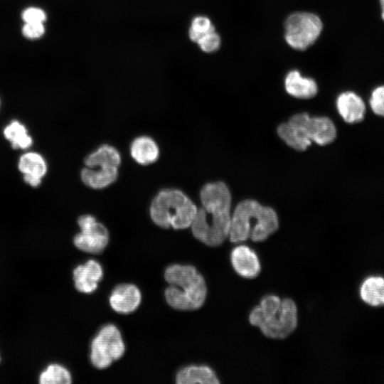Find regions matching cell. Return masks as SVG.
<instances>
[{"label": "cell", "instance_id": "6da1fadb", "mask_svg": "<svg viewBox=\"0 0 384 384\" xmlns=\"http://www.w3.org/2000/svg\"><path fill=\"white\" fill-rule=\"evenodd\" d=\"M202 208L191 225L198 240L208 246L221 245L228 237L232 214L231 194L222 181L206 184L200 193Z\"/></svg>", "mask_w": 384, "mask_h": 384}, {"label": "cell", "instance_id": "7a4b0ae2", "mask_svg": "<svg viewBox=\"0 0 384 384\" xmlns=\"http://www.w3.org/2000/svg\"><path fill=\"white\" fill-rule=\"evenodd\" d=\"M278 227V217L274 209L255 200L246 199L240 202L232 213L228 238L234 243L249 238L254 242H262Z\"/></svg>", "mask_w": 384, "mask_h": 384}, {"label": "cell", "instance_id": "3957f363", "mask_svg": "<svg viewBox=\"0 0 384 384\" xmlns=\"http://www.w3.org/2000/svg\"><path fill=\"white\" fill-rule=\"evenodd\" d=\"M164 277L169 286L165 290L167 303L178 310H195L205 302L207 288L203 277L192 265L169 266Z\"/></svg>", "mask_w": 384, "mask_h": 384}, {"label": "cell", "instance_id": "277c9868", "mask_svg": "<svg viewBox=\"0 0 384 384\" xmlns=\"http://www.w3.org/2000/svg\"><path fill=\"white\" fill-rule=\"evenodd\" d=\"M249 321L252 325L259 327L265 336L284 338L297 325L296 304L289 298L281 299L276 295H267L250 311Z\"/></svg>", "mask_w": 384, "mask_h": 384}, {"label": "cell", "instance_id": "5b68a950", "mask_svg": "<svg viewBox=\"0 0 384 384\" xmlns=\"http://www.w3.org/2000/svg\"><path fill=\"white\" fill-rule=\"evenodd\" d=\"M277 133L290 147L304 151L312 142L319 145L331 143L336 137V129L326 117H311L306 113H299L281 124Z\"/></svg>", "mask_w": 384, "mask_h": 384}, {"label": "cell", "instance_id": "8992f818", "mask_svg": "<svg viewBox=\"0 0 384 384\" xmlns=\"http://www.w3.org/2000/svg\"><path fill=\"white\" fill-rule=\"evenodd\" d=\"M198 208L181 191L164 189L154 198L150 206V216L159 227L185 229L191 227Z\"/></svg>", "mask_w": 384, "mask_h": 384}, {"label": "cell", "instance_id": "52a82bcc", "mask_svg": "<svg viewBox=\"0 0 384 384\" xmlns=\"http://www.w3.org/2000/svg\"><path fill=\"white\" fill-rule=\"evenodd\" d=\"M323 23L320 18L309 12H295L284 23L286 42L296 50H305L320 36Z\"/></svg>", "mask_w": 384, "mask_h": 384}, {"label": "cell", "instance_id": "ba28073f", "mask_svg": "<svg viewBox=\"0 0 384 384\" xmlns=\"http://www.w3.org/2000/svg\"><path fill=\"white\" fill-rule=\"evenodd\" d=\"M124 351L119 330L113 324H107L101 328L92 341L90 361L95 368L104 369L121 358Z\"/></svg>", "mask_w": 384, "mask_h": 384}, {"label": "cell", "instance_id": "9c48e42d", "mask_svg": "<svg viewBox=\"0 0 384 384\" xmlns=\"http://www.w3.org/2000/svg\"><path fill=\"white\" fill-rule=\"evenodd\" d=\"M78 223L81 231L74 237L75 247L88 253L97 254L102 252L109 241V233L106 227L88 214L80 216Z\"/></svg>", "mask_w": 384, "mask_h": 384}, {"label": "cell", "instance_id": "30bf717a", "mask_svg": "<svg viewBox=\"0 0 384 384\" xmlns=\"http://www.w3.org/2000/svg\"><path fill=\"white\" fill-rule=\"evenodd\" d=\"M18 169L23 175V181L32 187H38L46 176L48 166L44 157L36 151L23 154L18 162Z\"/></svg>", "mask_w": 384, "mask_h": 384}, {"label": "cell", "instance_id": "8fae6325", "mask_svg": "<svg viewBox=\"0 0 384 384\" xmlns=\"http://www.w3.org/2000/svg\"><path fill=\"white\" fill-rule=\"evenodd\" d=\"M230 261L235 271L242 277L255 278L260 272L261 266L257 254L246 245L235 247L230 253Z\"/></svg>", "mask_w": 384, "mask_h": 384}, {"label": "cell", "instance_id": "7c38bea8", "mask_svg": "<svg viewBox=\"0 0 384 384\" xmlns=\"http://www.w3.org/2000/svg\"><path fill=\"white\" fill-rule=\"evenodd\" d=\"M142 295L137 287L131 284L117 286L110 297L111 307L120 314H129L139 306Z\"/></svg>", "mask_w": 384, "mask_h": 384}, {"label": "cell", "instance_id": "4fadbf2b", "mask_svg": "<svg viewBox=\"0 0 384 384\" xmlns=\"http://www.w3.org/2000/svg\"><path fill=\"white\" fill-rule=\"evenodd\" d=\"M103 275L102 267L99 262L90 260L73 270L75 288L82 293H92L96 290L98 282Z\"/></svg>", "mask_w": 384, "mask_h": 384}, {"label": "cell", "instance_id": "5bb4252c", "mask_svg": "<svg viewBox=\"0 0 384 384\" xmlns=\"http://www.w3.org/2000/svg\"><path fill=\"white\" fill-rule=\"evenodd\" d=\"M336 108L343 120L350 124L362 121L366 113L363 99L352 91L343 92L338 96Z\"/></svg>", "mask_w": 384, "mask_h": 384}, {"label": "cell", "instance_id": "9a60e30c", "mask_svg": "<svg viewBox=\"0 0 384 384\" xmlns=\"http://www.w3.org/2000/svg\"><path fill=\"white\" fill-rule=\"evenodd\" d=\"M284 86L288 94L300 99L311 98L318 92V86L314 80L302 76L296 70H291L287 74Z\"/></svg>", "mask_w": 384, "mask_h": 384}, {"label": "cell", "instance_id": "2e32d148", "mask_svg": "<svg viewBox=\"0 0 384 384\" xmlns=\"http://www.w3.org/2000/svg\"><path fill=\"white\" fill-rule=\"evenodd\" d=\"M178 384H217L219 383L215 372L206 366H188L181 368L176 377Z\"/></svg>", "mask_w": 384, "mask_h": 384}, {"label": "cell", "instance_id": "e0dca14e", "mask_svg": "<svg viewBox=\"0 0 384 384\" xmlns=\"http://www.w3.org/2000/svg\"><path fill=\"white\" fill-rule=\"evenodd\" d=\"M120 162L119 151L112 146L104 144L90 154L84 163L86 167L90 169H105L119 167Z\"/></svg>", "mask_w": 384, "mask_h": 384}, {"label": "cell", "instance_id": "ac0fdd59", "mask_svg": "<svg viewBox=\"0 0 384 384\" xmlns=\"http://www.w3.org/2000/svg\"><path fill=\"white\" fill-rule=\"evenodd\" d=\"M130 153L137 163L147 165L157 160L159 149L153 139L147 136H141L132 142Z\"/></svg>", "mask_w": 384, "mask_h": 384}, {"label": "cell", "instance_id": "d6986e66", "mask_svg": "<svg viewBox=\"0 0 384 384\" xmlns=\"http://www.w3.org/2000/svg\"><path fill=\"white\" fill-rule=\"evenodd\" d=\"M80 177L86 186L101 189L116 181L118 177V167L96 169L86 167L82 169Z\"/></svg>", "mask_w": 384, "mask_h": 384}, {"label": "cell", "instance_id": "ffe728a7", "mask_svg": "<svg viewBox=\"0 0 384 384\" xmlns=\"http://www.w3.org/2000/svg\"><path fill=\"white\" fill-rule=\"evenodd\" d=\"M3 134L14 149L26 150L33 144L27 128L18 120H12L4 129Z\"/></svg>", "mask_w": 384, "mask_h": 384}, {"label": "cell", "instance_id": "44dd1931", "mask_svg": "<svg viewBox=\"0 0 384 384\" xmlns=\"http://www.w3.org/2000/svg\"><path fill=\"white\" fill-rule=\"evenodd\" d=\"M360 294L369 305H384V278L375 276L367 278L361 287Z\"/></svg>", "mask_w": 384, "mask_h": 384}, {"label": "cell", "instance_id": "7402d4cb", "mask_svg": "<svg viewBox=\"0 0 384 384\" xmlns=\"http://www.w3.org/2000/svg\"><path fill=\"white\" fill-rule=\"evenodd\" d=\"M41 384H69L72 377L69 370L58 363L50 364L39 375Z\"/></svg>", "mask_w": 384, "mask_h": 384}, {"label": "cell", "instance_id": "603a6c76", "mask_svg": "<svg viewBox=\"0 0 384 384\" xmlns=\"http://www.w3.org/2000/svg\"><path fill=\"white\" fill-rule=\"evenodd\" d=\"M215 31L210 20L206 16L196 17L189 30V37L191 41L197 42L202 36Z\"/></svg>", "mask_w": 384, "mask_h": 384}, {"label": "cell", "instance_id": "cb8c5ba5", "mask_svg": "<svg viewBox=\"0 0 384 384\" xmlns=\"http://www.w3.org/2000/svg\"><path fill=\"white\" fill-rule=\"evenodd\" d=\"M196 43L204 52L212 53L220 48L221 40L215 31H213L202 36Z\"/></svg>", "mask_w": 384, "mask_h": 384}, {"label": "cell", "instance_id": "d4e9b609", "mask_svg": "<svg viewBox=\"0 0 384 384\" xmlns=\"http://www.w3.org/2000/svg\"><path fill=\"white\" fill-rule=\"evenodd\" d=\"M369 103L375 114L384 117V85L376 87L372 91Z\"/></svg>", "mask_w": 384, "mask_h": 384}, {"label": "cell", "instance_id": "484cf974", "mask_svg": "<svg viewBox=\"0 0 384 384\" xmlns=\"http://www.w3.org/2000/svg\"><path fill=\"white\" fill-rule=\"evenodd\" d=\"M22 18L26 23H44L46 14L43 10L37 7H28L22 12Z\"/></svg>", "mask_w": 384, "mask_h": 384}, {"label": "cell", "instance_id": "4316f807", "mask_svg": "<svg viewBox=\"0 0 384 384\" xmlns=\"http://www.w3.org/2000/svg\"><path fill=\"white\" fill-rule=\"evenodd\" d=\"M45 33L43 23H26L22 28L23 35L28 39H37L41 38Z\"/></svg>", "mask_w": 384, "mask_h": 384}, {"label": "cell", "instance_id": "83f0119b", "mask_svg": "<svg viewBox=\"0 0 384 384\" xmlns=\"http://www.w3.org/2000/svg\"><path fill=\"white\" fill-rule=\"evenodd\" d=\"M380 1V5L381 7V17L383 20L384 21V0H379Z\"/></svg>", "mask_w": 384, "mask_h": 384}, {"label": "cell", "instance_id": "f1b7e54d", "mask_svg": "<svg viewBox=\"0 0 384 384\" xmlns=\"http://www.w3.org/2000/svg\"><path fill=\"white\" fill-rule=\"evenodd\" d=\"M0 362H1V356H0Z\"/></svg>", "mask_w": 384, "mask_h": 384}]
</instances>
